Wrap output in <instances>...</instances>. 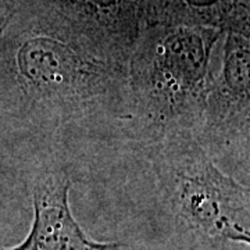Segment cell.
Segmentation results:
<instances>
[{
	"label": "cell",
	"mask_w": 250,
	"mask_h": 250,
	"mask_svg": "<svg viewBox=\"0 0 250 250\" xmlns=\"http://www.w3.org/2000/svg\"><path fill=\"white\" fill-rule=\"evenodd\" d=\"M121 68L52 36L28 38L14 57L16 81L25 100L56 116L78 113L107 95Z\"/></svg>",
	"instance_id": "3"
},
{
	"label": "cell",
	"mask_w": 250,
	"mask_h": 250,
	"mask_svg": "<svg viewBox=\"0 0 250 250\" xmlns=\"http://www.w3.org/2000/svg\"><path fill=\"white\" fill-rule=\"evenodd\" d=\"M70 178L62 172L39 175L32 189L35 218L27 239L7 250H121L120 243L90 241L68 205Z\"/></svg>",
	"instance_id": "5"
},
{
	"label": "cell",
	"mask_w": 250,
	"mask_h": 250,
	"mask_svg": "<svg viewBox=\"0 0 250 250\" xmlns=\"http://www.w3.org/2000/svg\"><path fill=\"white\" fill-rule=\"evenodd\" d=\"M154 168L190 228L211 239L249 242V189L218 170L193 135L161 138Z\"/></svg>",
	"instance_id": "2"
},
{
	"label": "cell",
	"mask_w": 250,
	"mask_h": 250,
	"mask_svg": "<svg viewBox=\"0 0 250 250\" xmlns=\"http://www.w3.org/2000/svg\"><path fill=\"white\" fill-rule=\"evenodd\" d=\"M11 17H13V11H6L4 14L0 16V38L4 34L6 28L9 27L10 21H11Z\"/></svg>",
	"instance_id": "6"
},
{
	"label": "cell",
	"mask_w": 250,
	"mask_h": 250,
	"mask_svg": "<svg viewBox=\"0 0 250 250\" xmlns=\"http://www.w3.org/2000/svg\"><path fill=\"white\" fill-rule=\"evenodd\" d=\"M250 45L248 25L228 27L221 72L210 81L196 134L207 145L249 138Z\"/></svg>",
	"instance_id": "4"
},
{
	"label": "cell",
	"mask_w": 250,
	"mask_h": 250,
	"mask_svg": "<svg viewBox=\"0 0 250 250\" xmlns=\"http://www.w3.org/2000/svg\"><path fill=\"white\" fill-rule=\"evenodd\" d=\"M220 35V28L163 24L134 43L126 62L135 113L157 139L197 132Z\"/></svg>",
	"instance_id": "1"
}]
</instances>
